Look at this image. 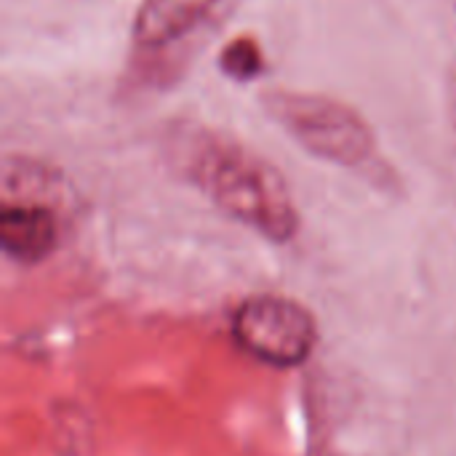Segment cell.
<instances>
[{
    "label": "cell",
    "mask_w": 456,
    "mask_h": 456,
    "mask_svg": "<svg viewBox=\"0 0 456 456\" xmlns=\"http://www.w3.org/2000/svg\"><path fill=\"white\" fill-rule=\"evenodd\" d=\"M222 69L230 77L238 80H251L254 75L262 72V51L251 37H240L235 43H230L222 51Z\"/></svg>",
    "instance_id": "8992f818"
},
{
    "label": "cell",
    "mask_w": 456,
    "mask_h": 456,
    "mask_svg": "<svg viewBox=\"0 0 456 456\" xmlns=\"http://www.w3.org/2000/svg\"><path fill=\"white\" fill-rule=\"evenodd\" d=\"M61 230L56 214L43 203H3L0 246L19 265H37L59 246Z\"/></svg>",
    "instance_id": "277c9868"
},
{
    "label": "cell",
    "mask_w": 456,
    "mask_h": 456,
    "mask_svg": "<svg viewBox=\"0 0 456 456\" xmlns=\"http://www.w3.org/2000/svg\"><path fill=\"white\" fill-rule=\"evenodd\" d=\"M195 184L232 219L248 224L273 243H289L299 230V214L278 168L240 144L208 139L192 163Z\"/></svg>",
    "instance_id": "6da1fadb"
},
{
    "label": "cell",
    "mask_w": 456,
    "mask_h": 456,
    "mask_svg": "<svg viewBox=\"0 0 456 456\" xmlns=\"http://www.w3.org/2000/svg\"><path fill=\"white\" fill-rule=\"evenodd\" d=\"M232 339L265 366L297 369L318 345V321L297 299L251 294L232 313Z\"/></svg>",
    "instance_id": "3957f363"
},
{
    "label": "cell",
    "mask_w": 456,
    "mask_h": 456,
    "mask_svg": "<svg viewBox=\"0 0 456 456\" xmlns=\"http://www.w3.org/2000/svg\"><path fill=\"white\" fill-rule=\"evenodd\" d=\"M265 104L299 144L326 160L358 168L374 158L377 144L369 126L358 118V112L334 99L273 91L265 96Z\"/></svg>",
    "instance_id": "7a4b0ae2"
},
{
    "label": "cell",
    "mask_w": 456,
    "mask_h": 456,
    "mask_svg": "<svg viewBox=\"0 0 456 456\" xmlns=\"http://www.w3.org/2000/svg\"><path fill=\"white\" fill-rule=\"evenodd\" d=\"M219 0H144L136 21L134 40L139 48H163L214 16Z\"/></svg>",
    "instance_id": "5b68a950"
}]
</instances>
